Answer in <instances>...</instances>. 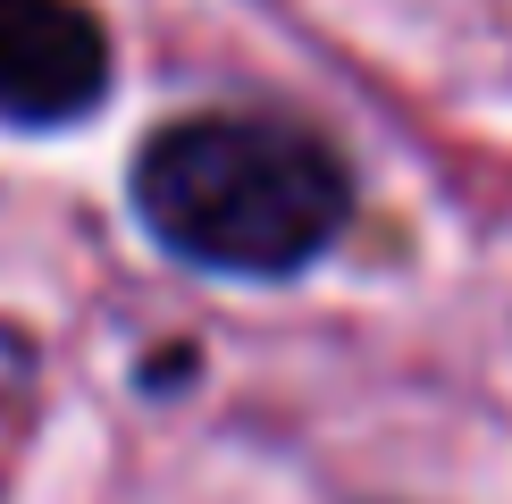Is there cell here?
Listing matches in <instances>:
<instances>
[{
  "mask_svg": "<svg viewBox=\"0 0 512 504\" xmlns=\"http://www.w3.org/2000/svg\"><path fill=\"white\" fill-rule=\"evenodd\" d=\"M135 210L177 261L286 278L336 244L353 185L336 152L277 118H177L135 160Z\"/></svg>",
  "mask_w": 512,
  "mask_h": 504,
  "instance_id": "6da1fadb",
  "label": "cell"
},
{
  "mask_svg": "<svg viewBox=\"0 0 512 504\" xmlns=\"http://www.w3.org/2000/svg\"><path fill=\"white\" fill-rule=\"evenodd\" d=\"M110 93V34L84 0H0V118L68 126Z\"/></svg>",
  "mask_w": 512,
  "mask_h": 504,
  "instance_id": "7a4b0ae2",
  "label": "cell"
}]
</instances>
